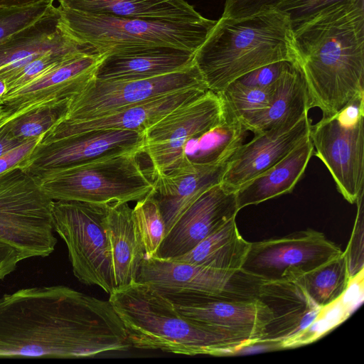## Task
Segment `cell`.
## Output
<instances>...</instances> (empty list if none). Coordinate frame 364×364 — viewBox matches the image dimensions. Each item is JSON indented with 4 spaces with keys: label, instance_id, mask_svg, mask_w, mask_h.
Masks as SVG:
<instances>
[{
    "label": "cell",
    "instance_id": "obj_15",
    "mask_svg": "<svg viewBox=\"0 0 364 364\" xmlns=\"http://www.w3.org/2000/svg\"><path fill=\"white\" fill-rule=\"evenodd\" d=\"M308 113L298 120L255 133L253 139L240 146L228 160L221 186L236 192L309 138L311 123Z\"/></svg>",
    "mask_w": 364,
    "mask_h": 364
},
{
    "label": "cell",
    "instance_id": "obj_5",
    "mask_svg": "<svg viewBox=\"0 0 364 364\" xmlns=\"http://www.w3.org/2000/svg\"><path fill=\"white\" fill-rule=\"evenodd\" d=\"M59 27L101 55L171 47L192 52L201 46L216 21H153L78 12L58 6Z\"/></svg>",
    "mask_w": 364,
    "mask_h": 364
},
{
    "label": "cell",
    "instance_id": "obj_22",
    "mask_svg": "<svg viewBox=\"0 0 364 364\" xmlns=\"http://www.w3.org/2000/svg\"><path fill=\"white\" fill-rule=\"evenodd\" d=\"M195 52L159 47L105 55L97 68V80H129L154 77L193 65Z\"/></svg>",
    "mask_w": 364,
    "mask_h": 364
},
{
    "label": "cell",
    "instance_id": "obj_14",
    "mask_svg": "<svg viewBox=\"0 0 364 364\" xmlns=\"http://www.w3.org/2000/svg\"><path fill=\"white\" fill-rule=\"evenodd\" d=\"M143 133L124 129H100L47 142H39L20 167L34 175L42 171L90 161L127 151L142 154Z\"/></svg>",
    "mask_w": 364,
    "mask_h": 364
},
{
    "label": "cell",
    "instance_id": "obj_45",
    "mask_svg": "<svg viewBox=\"0 0 364 364\" xmlns=\"http://www.w3.org/2000/svg\"><path fill=\"white\" fill-rule=\"evenodd\" d=\"M5 125L0 130V156L17 147L25 141L14 137L6 129Z\"/></svg>",
    "mask_w": 364,
    "mask_h": 364
},
{
    "label": "cell",
    "instance_id": "obj_6",
    "mask_svg": "<svg viewBox=\"0 0 364 364\" xmlns=\"http://www.w3.org/2000/svg\"><path fill=\"white\" fill-rule=\"evenodd\" d=\"M141 154L117 153L31 176L53 200L105 205L136 202L154 190L151 171L144 170L138 160Z\"/></svg>",
    "mask_w": 364,
    "mask_h": 364
},
{
    "label": "cell",
    "instance_id": "obj_30",
    "mask_svg": "<svg viewBox=\"0 0 364 364\" xmlns=\"http://www.w3.org/2000/svg\"><path fill=\"white\" fill-rule=\"evenodd\" d=\"M319 307L338 299L350 282L345 252L294 280Z\"/></svg>",
    "mask_w": 364,
    "mask_h": 364
},
{
    "label": "cell",
    "instance_id": "obj_18",
    "mask_svg": "<svg viewBox=\"0 0 364 364\" xmlns=\"http://www.w3.org/2000/svg\"><path fill=\"white\" fill-rule=\"evenodd\" d=\"M239 209L235 192L217 184L203 193L166 234L156 257L173 259L196 247L232 218Z\"/></svg>",
    "mask_w": 364,
    "mask_h": 364
},
{
    "label": "cell",
    "instance_id": "obj_46",
    "mask_svg": "<svg viewBox=\"0 0 364 364\" xmlns=\"http://www.w3.org/2000/svg\"><path fill=\"white\" fill-rule=\"evenodd\" d=\"M49 0H0V7L21 8L33 6Z\"/></svg>",
    "mask_w": 364,
    "mask_h": 364
},
{
    "label": "cell",
    "instance_id": "obj_35",
    "mask_svg": "<svg viewBox=\"0 0 364 364\" xmlns=\"http://www.w3.org/2000/svg\"><path fill=\"white\" fill-rule=\"evenodd\" d=\"M343 294L333 303L322 307L314 321L301 333L283 341L284 348H296L314 341L346 319L358 300L347 303Z\"/></svg>",
    "mask_w": 364,
    "mask_h": 364
},
{
    "label": "cell",
    "instance_id": "obj_28",
    "mask_svg": "<svg viewBox=\"0 0 364 364\" xmlns=\"http://www.w3.org/2000/svg\"><path fill=\"white\" fill-rule=\"evenodd\" d=\"M250 245L240 234L234 218L187 253L170 259L217 269L239 270Z\"/></svg>",
    "mask_w": 364,
    "mask_h": 364
},
{
    "label": "cell",
    "instance_id": "obj_7",
    "mask_svg": "<svg viewBox=\"0 0 364 364\" xmlns=\"http://www.w3.org/2000/svg\"><path fill=\"white\" fill-rule=\"evenodd\" d=\"M53 203L21 168L1 174L0 242L14 248L21 260L50 255L58 242Z\"/></svg>",
    "mask_w": 364,
    "mask_h": 364
},
{
    "label": "cell",
    "instance_id": "obj_42",
    "mask_svg": "<svg viewBox=\"0 0 364 364\" xmlns=\"http://www.w3.org/2000/svg\"><path fill=\"white\" fill-rule=\"evenodd\" d=\"M282 349H284V347L281 341L258 339L250 341L230 349L226 354V356L259 353Z\"/></svg>",
    "mask_w": 364,
    "mask_h": 364
},
{
    "label": "cell",
    "instance_id": "obj_47",
    "mask_svg": "<svg viewBox=\"0 0 364 364\" xmlns=\"http://www.w3.org/2000/svg\"><path fill=\"white\" fill-rule=\"evenodd\" d=\"M25 112H26V110L25 109L12 112L4 107L3 110L0 112V130L11 119Z\"/></svg>",
    "mask_w": 364,
    "mask_h": 364
},
{
    "label": "cell",
    "instance_id": "obj_19",
    "mask_svg": "<svg viewBox=\"0 0 364 364\" xmlns=\"http://www.w3.org/2000/svg\"><path fill=\"white\" fill-rule=\"evenodd\" d=\"M207 90L199 87L184 89L127 106L99 117L61 121L43 135L41 142L100 129H124L144 134L166 114L198 98Z\"/></svg>",
    "mask_w": 364,
    "mask_h": 364
},
{
    "label": "cell",
    "instance_id": "obj_23",
    "mask_svg": "<svg viewBox=\"0 0 364 364\" xmlns=\"http://www.w3.org/2000/svg\"><path fill=\"white\" fill-rule=\"evenodd\" d=\"M107 230L114 288L117 290L136 282L145 257L144 246L133 221L132 208L128 203L109 205Z\"/></svg>",
    "mask_w": 364,
    "mask_h": 364
},
{
    "label": "cell",
    "instance_id": "obj_48",
    "mask_svg": "<svg viewBox=\"0 0 364 364\" xmlns=\"http://www.w3.org/2000/svg\"><path fill=\"white\" fill-rule=\"evenodd\" d=\"M4 107L2 106H0V112L3 110Z\"/></svg>",
    "mask_w": 364,
    "mask_h": 364
},
{
    "label": "cell",
    "instance_id": "obj_50",
    "mask_svg": "<svg viewBox=\"0 0 364 364\" xmlns=\"http://www.w3.org/2000/svg\"><path fill=\"white\" fill-rule=\"evenodd\" d=\"M53 1H54V0H53Z\"/></svg>",
    "mask_w": 364,
    "mask_h": 364
},
{
    "label": "cell",
    "instance_id": "obj_49",
    "mask_svg": "<svg viewBox=\"0 0 364 364\" xmlns=\"http://www.w3.org/2000/svg\"><path fill=\"white\" fill-rule=\"evenodd\" d=\"M0 97H1V96H0ZM0 106H1V100H0Z\"/></svg>",
    "mask_w": 364,
    "mask_h": 364
},
{
    "label": "cell",
    "instance_id": "obj_9",
    "mask_svg": "<svg viewBox=\"0 0 364 364\" xmlns=\"http://www.w3.org/2000/svg\"><path fill=\"white\" fill-rule=\"evenodd\" d=\"M223 117L221 98L208 90L149 127L144 133L142 154L151 163V176L170 172L191 162L184 154L188 141L213 127Z\"/></svg>",
    "mask_w": 364,
    "mask_h": 364
},
{
    "label": "cell",
    "instance_id": "obj_13",
    "mask_svg": "<svg viewBox=\"0 0 364 364\" xmlns=\"http://www.w3.org/2000/svg\"><path fill=\"white\" fill-rule=\"evenodd\" d=\"M363 119L348 126L335 115L322 117L311 125L314 154L326 166L337 190L350 203H355L364 190Z\"/></svg>",
    "mask_w": 364,
    "mask_h": 364
},
{
    "label": "cell",
    "instance_id": "obj_34",
    "mask_svg": "<svg viewBox=\"0 0 364 364\" xmlns=\"http://www.w3.org/2000/svg\"><path fill=\"white\" fill-rule=\"evenodd\" d=\"M274 85L259 88L245 86L235 80L218 95L224 107L241 120L268 107L274 94Z\"/></svg>",
    "mask_w": 364,
    "mask_h": 364
},
{
    "label": "cell",
    "instance_id": "obj_4",
    "mask_svg": "<svg viewBox=\"0 0 364 364\" xmlns=\"http://www.w3.org/2000/svg\"><path fill=\"white\" fill-rule=\"evenodd\" d=\"M132 347L186 355L226 356L248 340L181 314L163 294L135 282L114 290L108 299Z\"/></svg>",
    "mask_w": 364,
    "mask_h": 364
},
{
    "label": "cell",
    "instance_id": "obj_26",
    "mask_svg": "<svg viewBox=\"0 0 364 364\" xmlns=\"http://www.w3.org/2000/svg\"><path fill=\"white\" fill-rule=\"evenodd\" d=\"M70 10L125 18L188 21L203 18L185 0H57Z\"/></svg>",
    "mask_w": 364,
    "mask_h": 364
},
{
    "label": "cell",
    "instance_id": "obj_40",
    "mask_svg": "<svg viewBox=\"0 0 364 364\" xmlns=\"http://www.w3.org/2000/svg\"><path fill=\"white\" fill-rule=\"evenodd\" d=\"M281 0H225L223 17L241 18L275 8Z\"/></svg>",
    "mask_w": 364,
    "mask_h": 364
},
{
    "label": "cell",
    "instance_id": "obj_29",
    "mask_svg": "<svg viewBox=\"0 0 364 364\" xmlns=\"http://www.w3.org/2000/svg\"><path fill=\"white\" fill-rule=\"evenodd\" d=\"M223 108L224 117L218 124L186 143L184 154L192 163L210 165L226 163L244 144L248 130L240 119L224 106Z\"/></svg>",
    "mask_w": 364,
    "mask_h": 364
},
{
    "label": "cell",
    "instance_id": "obj_1",
    "mask_svg": "<svg viewBox=\"0 0 364 364\" xmlns=\"http://www.w3.org/2000/svg\"><path fill=\"white\" fill-rule=\"evenodd\" d=\"M132 344L109 300L64 285L0 296V357H92Z\"/></svg>",
    "mask_w": 364,
    "mask_h": 364
},
{
    "label": "cell",
    "instance_id": "obj_25",
    "mask_svg": "<svg viewBox=\"0 0 364 364\" xmlns=\"http://www.w3.org/2000/svg\"><path fill=\"white\" fill-rule=\"evenodd\" d=\"M310 109L304 75L296 63H290L274 85L267 108L241 119L254 134L284 122L298 120Z\"/></svg>",
    "mask_w": 364,
    "mask_h": 364
},
{
    "label": "cell",
    "instance_id": "obj_16",
    "mask_svg": "<svg viewBox=\"0 0 364 364\" xmlns=\"http://www.w3.org/2000/svg\"><path fill=\"white\" fill-rule=\"evenodd\" d=\"M164 295L183 315L248 340L260 339L272 318L268 307L257 298H232L196 292Z\"/></svg>",
    "mask_w": 364,
    "mask_h": 364
},
{
    "label": "cell",
    "instance_id": "obj_11",
    "mask_svg": "<svg viewBox=\"0 0 364 364\" xmlns=\"http://www.w3.org/2000/svg\"><path fill=\"white\" fill-rule=\"evenodd\" d=\"M342 253L322 232L307 230L251 242L241 269L265 282H292Z\"/></svg>",
    "mask_w": 364,
    "mask_h": 364
},
{
    "label": "cell",
    "instance_id": "obj_20",
    "mask_svg": "<svg viewBox=\"0 0 364 364\" xmlns=\"http://www.w3.org/2000/svg\"><path fill=\"white\" fill-rule=\"evenodd\" d=\"M227 166L228 162L213 165L191 162L152 177L153 194L164 220L166 234L203 193L220 183Z\"/></svg>",
    "mask_w": 364,
    "mask_h": 364
},
{
    "label": "cell",
    "instance_id": "obj_27",
    "mask_svg": "<svg viewBox=\"0 0 364 364\" xmlns=\"http://www.w3.org/2000/svg\"><path fill=\"white\" fill-rule=\"evenodd\" d=\"M59 19V10L54 6L33 24L1 41L0 68L28 56L77 42L60 28Z\"/></svg>",
    "mask_w": 364,
    "mask_h": 364
},
{
    "label": "cell",
    "instance_id": "obj_2",
    "mask_svg": "<svg viewBox=\"0 0 364 364\" xmlns=\"http://www.w3.org/2000/svg\"><path fill=\"white\" fill-rule=\"evenodd\" d=\"M309 107L336 115L364 94V0L332 4L293 27Z\"/></svg>",
    "mask_w": 364,
    "mask_h": 364
},
{
    "label": "cell",
    "instance_id": "obj_44",
    "mask_svg": "<svg viewBox=\"0 0 364 364\" xmlns=\"http://www.w3.org/2000/svg\"><path fill=\"white\" fill-rule=\"evenodd\" d=\"M20 261V255L14 248L0 242V281L13 272Z\"/></svg>",
    "mask_w": 364,
    "mask_h": 364
},
{
    "label": "cell",
    "instance_id": "obj_36",
    "mask_svg": "<svg viewBox=\"0 0 364 364\" xmlns=\"http://www.w3.org/2000/svg\"><path fill=\"white\" fill-rule=\"evenodd\" d=\"M53 6L49 0L26 7H0V42L35 23Z\"/></svg>",
    "mask_w": 364,
    "mask_h": 364
},
{
    "label": "cell",
    "instance_id": "obj_33",
    "mask_svg": "<svg viewBox=\"0 0 364 364\" xmlns=\"http://www.w3.org/2000/svg\"><path fill=\"white\" fill-rule=\"evenodd\" d=\"M132 218L142 242L145 257H156L166 235V227L153 191L136 201L132 208Z\"/></svg>",
    "mask_w": 364,
    "mask_h": 364
},
{
    "label": "cell",
    "instance_id": "obj_12",
    "mask_svg": "<svg viewBox=\"0 0 364 364\" xmlns=\"http://www.w3.org/2000/svg\"><path fill=\"white\" fill-rule=\"evenodd\" d=\"M136 282L159 292H196L232 298H257L264 280L242 269L223 270L170 259L145 257Z\"/></svg>",
    "mask_w": 364,
    "mask_h": 364
},
{
    "label": "cell",
    "instance_id": "obj_38",
    "mask_svg": "<svg viewBox=\"0 0 364 364\" xmlns=\"http://www.w3.org/2000/svg\"><path fill=\"white\" fill-rule=\"evenodd\" d=\"M344 1L348 0H281L275 9L287 13L294 27L326 7Z\"/></svg>",
    "mask_w": 364,
    "mask_h": 364
},
{
    "label": "cell",
    "instance_id": "obj_41",
    "mask_svg": "<svg viewBox=\"0 0 364 364\" xmlns=\"http://www.w3.org/2000/svg\"><path fill=\"white\" fill-rule=\"evenodd\" d=\"M43 136L28 139L0 156V175L16 168L32 153Z\"/></svg>",
    "mask_w": 364,
    "mask_h": 364
},
{
    "label": "cell",
    "instance_id": "obj_10",
    "mask_svg": "<svg viewBox=\"0 0 364 364\" xmlns=\"http://www.w3.org/2000/svg\"><path fill=\"white\" fill-rule=\"evenodd\" d=\"M192 87L208 89L195 63L182 70L150 78L129 80L93 78L70 100L66 114L61 121L99 117L127 106Z\"/></svg>",
    "mask_w": 364,
    "mask_h": 364
},
{
    "label": "cell",
    "instance_id": "obj_32",
    "mask_svg": "<svg viewBox=\"0 0 364 364\" xmlns=\"http://www.w3.org/2000/svg\"><path fill=\"white\" fill-rule=\"evenodd\" d=\"M70 100L40 105L13 118L6 129L16 138L26 141L43 136L65 117Z\"/></svg>",
    "mask_w": 364,
    "mask_h": 364
},
{
    "label": "cell",
    "instance_id": "obj_3",
    "mask_svg": "<svg viewBox=\"0 0 364 364\" xmlns=\"http://www.w3.org/2000/svg\"><path fill=\"white\" fill-rule=\"evenodd\" d=\"M298 60L289 16L275 8L241 18L221 16L194 55L208 89L216 94L257 68Z\"/></svg>",
    "mask_w": 364,
    "mask_h": 364
},
{
    "label": "cell",
    "instance_id": "obj_21",
    "mask_svg": "<svg viewBox=\"0 0 364 364\" xmlns=\"http://www.w3.org/2000/svg\"><path fill=\"white\" fill-rule=\"evenodd\" d=\"M257 298L272 314L259 340L283 342L296 336L314 321L321 309L294 281H264Z\"/></svg>",
    "mask_w": 364,
    "mask_h": 364
},
{
    "label": "cell",
    "instance_id": "obj_39",
    "mask_svg": "<svg viewBox=\"0 0 364 364\" xmlns=\"http://www.w3.org/2000/svg\"><path fill=\"white\" fill-rule=\"evenodd\" d=\"M290 63L292 62L280 61L264 65L246 73L236 81L249 87L259 88L269 87L277 81Z\"/></svg>",
    "mask_w": 364,
    "mask_h": 364
},
{
    "label": "cell",
    "instance_id": "obj_24",
    "mask_svg": "<svg viewBox=\"0 0 364 364\" xmlns=\"http://www.w3.org/2000/svg\"><path fill=\"white\" fill-rule=\"evenodd\" d=\"M313 154L314 146L309 136L278 163L235 192L239 210L291 193L303 176Z\"/></svg>",
    "mask_w": 364,
    "mask_h": 364
},
{
    "label": "cell",
    "instance_id": "obj_31",
    "mask_svg": "<svg viewBox=\"0 0 364 364\" xmlns=\"http://www.w3.org/2000/svg\"><path fill=\"white\" fill-rule=\"evenodd\" d=\"M94 53H97L90 46L76 42L38 54L18 68L0 73V82L4 85V92L1 97L24 85L68 59L81 54Z\"/></svg>",
    "mask_w": 364,
    "mask_h": 364
},
{
    "label": "cell",
    "instance_id": "obj_37",
    "mask_svg": "<svg viewBox=\"0 0 364 364\" xmlns=\"http://www.w3.org/2000/svg\"><path fill=\"white\" fill-rule=\"evenodd\" d=\"M363 196L362 191L356 200L357 215L350 240L345 251L350 279L363 269Z\"/></svg>",
    "mask_w": 364,
    "mask_h": 364
},
{
    "label": "cell",
    "instance_id": "obj_17",
    "mask_svg": "<svg viewBox=\"0 0 364 364\" xmlns=\"http://www.w3.org/2000/svg\"><path fill=\"white\" fill-rule=\"evenodd\" d=\"M105 55L85 53L68 59L0 97L1 106L12 112L70 100L95 78Z\"/></svg>",
    "mask_w": 364,
    "mask_h": 364
},
{
    "label": "cell",
    "instance_id": "obj_8",
    "mask_svg": "<svg viewBox=\"0 0 364 364\" xmlns=\"http://www.w3.org/2000/svg\"><path fill=\"white\" fill-rule=\"evenodd\" d=\"M109 205L53 200L55 232L65 242L75 277L86 285L114 291L107 230Z\"/></svg>",
    "mask_w": 364,
    "mask_h": 364
},
{
    "label": "cell",
    "instance_id": "obj_43",
    "mask_svg": "<svg viewBox=\"0 0 364 364\" xmlns=\"http://www.w3.org/2000/svg\"><path fill=\"white\" fill-rule=\"evenodd\" d=\"M335 116L341 123L348 126L355 124L364 118V94L355 97Z\"/></svg>",
    "mask_w": 364,
    "mask_h": 364
}]
</instances>
